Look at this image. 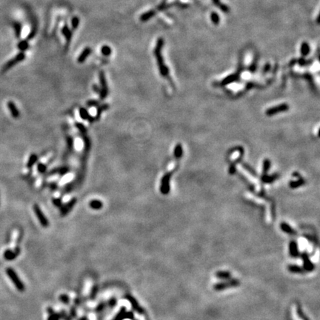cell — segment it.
<instances>
[{"instance_id": "obj_1", "label": "cell", "mask_w": 320, "mask_h": 320, "mask_svg": "<svg viewBox=\"0 0 320 320\" xmlns=\"http://www.w3.org/2000/svg\"><path fill=\"white\" fill-rule=\"evenodd\" d=\"M82 139L84 142V148H83L82 154L81 161H80V169L78 173L76 180L73 182H71L76 187L78 185H81L83 180L85 178V173L87 170V164H88V159L89 157V154L90 149H91V140L88 136V133H80Z\"/></svg>"}, {"instance_id": "obj_2", "label": "cell", "mask_w": 320, "mask_h": 320, "mask_svg": "<svg viewBox=\"0 0 320 320\" xmlns=\"http://www.w3.org/2000/svg\"><path fill=\"white\" fill-rule=\"evenodd\" d=\"M163 45H164V39L162 38H159L157 40V42H156L154 53L156 59V62H157L159 73L161 74L162 76H165V77L166 76L167 77L169 75V69L167 67V65H165L164 60H163V56L162 55V50Z\"/></svg>"}, {"instance_id": "obj_3", "label": "cell", "mask_w": 320, "mask_h": 320, "mask_svg": "<svg viewBox=\"0 0 320 320\" xmlns=\"http://www.w3.org/2000/svg\"><path fill=\"white\" fill-rule=\"evenodd\" d=\"M6 274L8 276V277L10 278V279L11 280V282H13V283L14 284L15 287L16 288V289L20 290V292L25 291V286L24 285V283L21 281V279L19 277V276L17 275L16 272L13 270L11 267H8L6 269Z\"/></svg>"}, {"instance_id": "obj_4", "label": "cell", "mask_w": 320, "mask_h": 320, "mask_svg": "<svg viewBox=\"0 0 320 320\" xmlns=\"http://www.w3.org/2000/svg\"><path fill=\"white\" fill-rule=\"evenodd\" d=\"M99 80L100 83V92L99 93L100 99L101 100H104L107 98L109 93L108 85H107V82L104 71H101L99 73Z\"/></svg>"}, {"instance_id": "obj_5", "label": "cell", "mask_w": 320, "mask_h": 320, "mask_svg": "<svg viewBox=\"0 0 320 320\" xmlns=\"http://www.w3.org/2000/svg\"><path fill=\"white\" fill-rule=\"evenodd\" d=\"M173 169L169 170L163 176L161 180V185H160V191L164 195H167L170 192V181L171 176L173 174Z\"/></svg>"}, {"instance_id": "obj_6", "label": "cell", "mask_w": 320, "mask_h": 320, "mask_svg": "<svg viewBox=\"0 0 320 320\" xmlns=\"http://www.w3.org/2000/svg\"><path fill=\"white\" fill-rule=\"evenodd\" d=\"M243 150L242 149V147H236L235 149H234L231 151L230 154V157H229V161L231 162V167H230V173L233 174L234 173V165L240 159V158L242 156Z\"/></svg>"}, {"instance_id": "obj_7", "label": "cell", "mask_w": 320, "mask_h": 320, "mask_svg": "<svg viewBox=\"0 0 320 320\" xmlns=\"http://www.w3.org/2000/svg\"><path fill=\"white\" fill-rule=\"evenodd\" d=\"M33 209H34V213H35L36 217H37L38 220H39V223L41 224V225L44 227H49V221L48 219L46 218L44 213L42 212V210H41L40 207L37 204L34 205L33 207Z\"/></svg>"}, {"instance_id": "obj_8", "label": "cell", "mask_w": 320, "mask_h": 320, "mask_svg": "<svg viewBox=\"0 0 320 320\" xmlns=\"http://www.w3.org/2000/svg\"><path fill=\"white\" fill-rule=\"evenodd\" d=\"M240 284L239 281L238 279H227V281L223 282L217 283L214 285L213 288L217 291H220L226 288H234V287L239 286Z\"/></svg>"}, {"instance_id": "obj_9", "label": "cell", "mask_w": 320, "mask_h": 320, "mask_svg": "<svg viewBox=\"0 0 320 320\" xmlns=\"http://www.w3.org/2000/svg\"><path fill=\"white\" fill-rule=\"evenodd\" d=\"M25 59V54L24 53V52H20V53H18L14 58H13L12 60L8 61L5 65L3 66L2 67V72H6L7 71L9 70V69L13 67V66H15L16 64L20 63V62L23 61Z\"/></svg>"}, {"instance_id": "obj_10", "label": "cell", "mask_w": 320, "mask_h": 320, "mask_svg": "<svg viewBox=\"0 0 320 320\" xmlns=\"http://www.w3.org/2000/svg\"><path fill=\"white\" fill-rule=\"evenodd\" d=\"M76 202H77V199H76V198L74 197L72 198V199L69 202H67V203L62 205V207L60 208L61 216H65L68 214L71 210H72L74 205H76Z\"/></svg>"}, {"instance_id": "obj_11", "label": "cell", "mask_w": 320, "mask_h": 320, "mask_svg": "<svg viewBox=\"0 0 320 320\" xmlns=\"http://www.w3.org/2000/svg\"><path fill=\"white\" fill-rule=\"evenodd\" d=\"M66 141V151L65 154H64V159H67L71 154H72L74 150V140L72 137V136L67 135L65 136Z\"/></svg>"}, {"instance_id": "obj_12", "label": "cell", "mask_w": 320, "mask_h": 320, "mask_svg": "<svg viewBox=\"0 0 320 320\" xmlns=\"http://www.w3.org/2000/svg\"><path fill=\"white\" fill-rule=\"evenodd\" d=\"M71 172V168L68 165H64V166L61 167H57V168H53V169L50 170L48 172V175L51 176V175H60V176H63L67 175V173H69Z\"/></svg>"}, {"instance_id": "obj_13", "label": "cell", "mask_w": 320, "mask_h": 320, "mask_svg": "<svg viewBox=\"0 0 320 320\" xmlns=\"http://www.w3.org/2000/svg\"><path fill=\"white\" fill-rule=\"evenodd\" d=\"M125 298L127 300L129 301V302L130 303V305H131L132 307H133V310L136 311V312L139 313V314H145V310H144V308H143V307H141L140 305H139V303H138V302H137V300H136V299L133 296H131V295H130V294H127L125 296Z\"/></svg>"}, {"instance_id": "obj_14", "label": "cell", "mask_w": 320, "mask_h": 320, "mask_svg": "<svg viewBox=\"0 0 320 320\" xmlns=\"http://www.w3.org/2000/svg\"><path fill=\"white\" fill-rule=\"evenodd\" d=\"M20 253V248H15L14 250H6L3 253V256H4L5 260L8 261H12L14 260Z\"/></svg>"}, {"instance_id": "obj_15", "label": "cell", "mask_w": 320, "mask_h": 320, "mask_svg": "<svg viewBox=\"0 0 320 320\" xmlns=\"http://www.w3.org/2000/svg\"><path fill=\"white\" fill-rule=\"evenodd\" d=\"M79 114L82 119L88 121L90 123H93L96 122L94 116H91L85 107H80L79 110Z\"/></svg>"}, {"instance_id": "obj_16", "label": "cell", "mask_w": 320, "mask_h": 320, "mask_svg": "<svg viewBox=\"0 0 320 320\" xmlns=\"http://www.w3.org/2000/svg\"><path fill=\"white\" fill-rule=\"evenodd\" d=\"M303 260V269L306 271H312L314 269V264L311 262L307 253H303L302 255Z\"/></svg>"}, {"instance_id": "obj_17", "label": "cell", "mask_w": 320, "mask_h": 320, "mask_svg": "<svg viewBox=\"0 0 320 320\" xmlns=\"http://www.w3.org/2000/svg\"><path fill=\"white\" fill-rule=\"evenodd\" d=\"M7 105H8V109H9L11 116H13L14 119H18L20 116V110L17 108L16 105H15L14 102H12V101H9V102H8V104H7Z\"/></svg>"}, {"instance_id": "obj_18", "label": "cell", "mask_w": 320, "mask_h": 320, "mask_svg": "<svg viewBox=\"0 0 320 320\" xmlns=\"http://www.w3.org/2000/svg\"><path fill=\"white\" fill-rule=\"evenodd\" d=\"M92 53V49L91 48H90V47H86V48H85L84 50L82 51V53H80L79 56H78L77 58V62L78 63H83V62H85V60H87V58H88L89 56Z\"/></svg>"}, {"instance_id": "obj_19", "label": "cell", "mask_w": 320, "mask_h": 320, "mask_svg": "<svg viewBox=\"0 0 320 320\" xmlns=\"http://www.w3.org/2000/svg\"><path fill=\"white\" fill-rule=\"evenodd\" d=\"M109 108H110V105H109L108 104H100V105L96 107V116H94L96 122L99 121V120L100 119L102 113H103L104 111H107Z\"/></svg>"}, {"instance_id": "obj_20", "label": "cell", "mask_w": 320, "mask_h": 320, "mask_svg": "<svg viewBox=\"0 0 320 320\" xmlns=\"http://www.w3.org/2000/svg\"><path fill=\"white\" fill-rule=\"evenodd\" d=\"M288 109V106L286 104H282V105L276 106L275 107H272V108L268 109L266 112V114L267 115H274V114H277L278 112H281V111H286Z\"/></svg>"}, {"instance_id": "obj_21", "label": "cell", "mask_w": 320, "mask_h": 320, "mask_svg": "<svg viewBox=\"0 0 320 320\" xmlns=\"http://www.w3.org/2000/svg\"><path fill=\"white\" fill-rule=\"evenodd\" d=\"M62 33L65 36L66 41H67V45L70 44L71 39H72V31H71V29L69 28L68 26L67 25H64L63 27L62 28Z\"/></svg>"}, {"instance_id": "obj_22", "label": "cell", "mask_w": 320, "mask_h": 320, "mask_svg": "<svg viewBox=\"0 0 320 320\" xmlns=\"http://www.w3.org/2000/svg\"><path fill=\"white\" fill-rule=\"evenodd\" d=\"M289 252L291 256L296 257L299 256V250L296 242L295 241H291L289 244Z\"/></svg>"}, {"instance_id": "obj_23", "label": "cell", "mask_w": 320, "mask_h": 320, "mask_svg": "<svg viewBox=\"0 0 320 320\" xmlns=\"http://www.w3.org/2000/svg\"><path fill=\"white\" fill-rule=\"evenodd\" d=\"M156 14V11L154 10H150L148 11L145 12V13H142L140 16V20L141 22H147L149 20H151L153 16H154Z\"/></svg>"}, {"instance_id": "obj_24", "label": "cell", "mask_w": 320, "mask_h": 320, "mask_svg": "<svg viewBox=\"0 0 320 320\" xmlns=\"http://www.w3.org/2000/svg\"><path fill=\"white\" fill-rule=\"evenodd\" d=\"M38 159H39V157H38V156L36 155V154H31V156H29V158H28V160H27V164H26V167H27V168H28V169H31V168L34 166V165L37 162Z\"/></svg>"}, {"instance_id": "obj_25", "label": "cell", "mask_w": 320, "mask_h": 320, "mask_svg": "<svg viewBox=\"0 0 320 320\" xmlns=\"http://www.w3.org/2000/svg\"><path fill=\"white\" fill-rule=\"evenodd\" d=\"M89 206L93 210H100L103 207V203L99 199H92L89 202Z\"/></svg>"}, {"instance_id": "obj_26", "label": "cell", "mask_w": 320, "mask_h": 320, "mask_svg": "<svg viewBox=\"0 0 320 320\" xmlns=\"http://www.w3.org/2000/svg\"><path fill=\"white\" fill-rule=\"evenodd\" d=\"M49 316H48V320H60L61 319V316L60 313H56L51 307H48L47 309Z\"/></svg>"}, {"instance_id": "obj_27", "label": "cell", "mask_w": 320, "mask_h": 320, "mask_svg": "<svg viewBox=\"0 0 320 320\" xmlns=\"http://www.w3.org/2000/svg\"><path fill=\"white\" fill-rule=\"evenodd\" d=\"M216 276L219 279H230L231 278V274L229 271H217L216 273Z\"/></svg>"}, {"instance_id": "obj_28", "label": "cell", "mask_w": 320, "mask_h": 320, "mask_svg": "<svg viewBox=\"0 0 320 320\" xmlns=\"http://www.w3.org/2000/svg\"><path fill=\"white\" fill-rule=\"evenodd\" d=\"M213 3L216 5V6L218 7L219 8H220V10H222L223 13H227L229 11H230V8H228V6L225 4H222V3H221L220 0H213Z\"/></svg>"}, {"instance_id": "obj_29", "label": "cell", "mask_w": 320, "mask_h": 320, "mask_svg": "<svg viewBox=\"0 0 320 320\" xmlns=\"http://www.w3.org/2000/svg\"><path fill=\"white\" fill-rule=\"evenodd\" d=\"M281 229L284 231V232L287 233V234H291V235H294V234H296V231L293 230L288 224L285 223V222H282V223L281 224Z\"/></svg>"}, {"instance_id": "obj_30", "label": "cell", "mask_w": 320, "mask_h": 320, "mask_svg": "<svg viewBox=\"0 0 320 320\" xmlns=\"http://www.w3.org/2000/svg\"><path fill=\"white\" fill-rule=\"evenodd\" d=\"M288 269L290 272L293 273V274H302V272H304L303 267L295 265H288Z\"/></svg>"}, {"instance_id": "obj_31", "label": "cell", "mask_w": 320, "mask_h": 320, "mask_svg": "<svg viewBox=\"0 0 320 320\" xmlns=\"http://www.w3.org/2000/svg\"><path fill=\"white\" fill-rule=\"evenodd\" d=\"M101 53L105 56H109L112 53V49L111 48L110 46L108 45H103V46L101 48Z\"/></svg>"}, {"instance_id": "obj_32", "label": "cell", "mask_w": 320, "mask_h": 320, "mask_svg": "<svg viewBox=\"0 0 320 320\" xmlns=\"http://www.w3.org/2000/svg\"><path fill=\"white\" fill-rule=\"evenodd\" d=\"M17 47H18V48L21 50V51L24 52V51H25L26 50L28 49L29 44H28V42H27V40H22V41H20V42L18 43Z\"/></svg>"}, {"instance_id": "obj_33", "label": "cell", "mask_w": 320, "mask_h": 320, "mask_svg": "<svg viewBox=\"0 0 320 320\" xmlns=\"http://www.w3.org/2000/svg\"><path fill=\"white\" fill-rule=\"evenodd\" d=\"M310 52V47L307 42H303L301 45V53L302 56H305Z\"/></svg>"}, {"instance_id": "obj_34", "label": "cell", "mask_w": 320, "mask_h": 320, "mask_svg": "<svg viewBox=\"0 0 320 320\" xmlns=\"http://www.w3.org/2000/svg\"><path fill=\"white\" fill-rule=\"evenodd\" d=\"M182 153H183V151H182V145L180 144H177L174 148V156L176 159H179L180 158L182 157Z\"/></svg>"}, {"instance_id": "obj_35", "label": "cell", "mask_w": 320, "mask_h": 320, "mask_svg": "<svg viewBox=\"0 0 320 320\" xmlns=\"http://www.w3.org/2000/svg\"><path fill=\"white\" fill-rule=\"evenodd\" d=\"M126 312V307H122L120 311H119L116 316L114 317V320H124L125 318V314Z\"/></svg>"}, {"instance_id": "obj_36", "label": "cell", "mask_w": 320, "mask_h": 320, "mask_svg": "<svg viewBox=\"0 0 320 320\" xmlns=\"http://www.w3.org/2000/svg\"><path fill=\"white\" fill-rule=\"evenodd\" d=\"M100 105V101L98 100H89L86 102V105L88 107H97Z\"/></svg>"}, {"instance_id": "obj_37", "label": "cell", "mask_w": 320, "mask_h": 320, "mask_svg": "<svg viewBox=\"0 0 320 320\" xmlns=\"http://www.w3.org/2000/svg\"><path fill=\"white\" fill-rule=\"evenodd\" d=\"M75 127L77 128L80 133H88V130L82 123L75 122Z\"/></svg>"}, {"instance_id": "obj_38", "label": "cell", "mask_w": 320, "mask_h": 320, "mask_svg": "<svg viewBox=\"0 0 320 320\" xmlns=\"http://www.w3.org/2000/svg\"><path fill=\"white\" fill-rule=\"evenodd\" d=\"M47 165L44 164V163L39 162L37 164V170L40 174H44L47 172Z\"/></svg>"}, {"instance_id": "obj_39", "label": "cell", "mask_w": 320, "mask_h": 320, "mask_svg": "<svg viewBox=\"0 0 320 320\" xmlns=\"http://www.w3.org/2000/svg\"><path fill=\"white\" fill-rule=\"evenodd\" d=\"M210 20H211L212 22L216 25H218L219 22H220V16L217 14L216 13H215V12H213V13L210 14Z\"/></svg>"}, {"instance_id": "obj_40", "label": "cell", "mask_w": 320, "mask_h": 320, "mask_svg": "<svg viewBox=\"0 0 320 320\" xmlns=\"http://www.w3.org/2000/svg\"><path fill=\"white\" fill-rule=\"evenodd\" d=\"M79 25V19L78 16H74L71 20V27L73 30H76Z\"/></svg>"}, {"instance_id": "obj_41", "label": "cell", "mask_w": 320, "mask_h": 320, "mask_svg": "<svg viewBox=\"0 0 320 320\" xmlns=\"http://www.w3.org/2000/svg\"><path fill=\"white\" fill-rule=\"evenodd\" d=\"M59 299H60V300L61 301V302H62L63 304H65V305H68L69 302H70V299H69V296L66 294L60 295V297H59Z\"/></svg>"}, {"instance_id": "obj_42", "label": "cell", "mask_w": 320, "mask_h": 320, "mask_svg": "<svg viewBox=\"0 0 320 320\" xmlns=\"http://www.w3.org/2000/svg\"><path fill=\"white\" fill-rule=\"evenodd\" d=\"M52 202H53V204L58 208H60L61 207H62V205H63L62 200L61 198H53V199H52Z\"/></svg>"}, {"instance_id": "obj_43", "label": "cell", "mask_w": 320, "mask_h": 320, "mask_svg": "<svg viewBox=\"0 0 320 320\" xmlns=\"http://www.w3.org/2000/svg\"><path fill=\"white\" fill-rule=\"evenodd\" d=\"M296 311H297V315H298V316H299V317H300V319L301 320H309L307 318V316H306L305 314H304L303 311L301 310L300 307H297Z\"/></svg>"}, {"instance_id": "obj_44", "label": "cell", "mask_w": 320, "mask_h": 320, "mask_svg": "<svg viewBox=\"0 0 320 320\" xmlns=\"http://www.w3.org/2000/svg\"><path fill=\"white\" fill-rule=\"evenodd\" d=\"M14 27H15V32H16V37L17 38H20V34H21V25H20V23H15Z\"/></svg>"}, {"instance_id": "obj_45", "label": "cell", "mask_w": 320, "mask_h": 320, "mask_svg": "<svg viewBox=\"0 0 320 320\" xmlns=\"http://www.w3.org/2000/svg\"><path fill=\"white\" fill-rule=\"evenodd\" d=\"M125 319H130L132 320L134 318V314H133V311H129V312H125V316H124Z\"/></svg>"}, {"instance_id": "obj_46", "label": "cell", "mask_w": 320, "mask_h": 320, "mask_svg": "<svg viewBox=\"0 0 320 320\" xmlns=\"http://www.w3.org/2000/svg\"><path fill=\"white\" fill-rule=\"evenodd\" d=\"M97 292H98V286H94L93 288V289H92V291L91 293H90V298L92 299V300H93V299L96 298V293Z\"/></svg>"}, {"instance_id": "obj_47", "label": "cell", "mask_w": 320, "mask_h": 320, "mask_svg": "<svg viewBox=\"0 0 320 320\" xmlns=\"http://www.w3.org/2000/svg\"><path fill=\"white\" fill-rule=\"evenodd\" d=\"M60 316H61V319H62L64 320H71V316L67 315V314H66L65 311H63L60 312Z\"/></svg>"}, {"instance_id": "obj_48", "label": "cell", "mask_w": 320, "mask_h": 320, "mask_svg": "<svg viewBox=\"0 0 320 320\" xmlns=\"http://www.w3.org/2000/svg\"><path fill=\"white\" fill-rule=\"evenodd\" d=\"M48 187H50V189L51 191H56L58 188V185H57L56 182H51V183L49 184Z\"/></svg>"}, {"instance_id": "obj_49", "label": "cell", "mask_w": 320, "mask_h": 320, "mask_svg": "<svg viewBox=\"0 0 320 320\" xmlns=\"http://www.w3.org/2000/svg\"><path fill=\"white\" fill-rule=\"evenodd\" d=\"M92 89H93V90L95 92V93H100V87L98 85L93 84V86H92Z\"/></svg>"}, {"instance_id": "obj_50", "label": "cell", "mask_w": 320, "mask_h": 320, "mask_svg": "<svg viewBox=\"0 0 320 320\" xmlns=\"http://www.w3.org/2000/svg\"><path fill=\"white\" fill-rule=\"evenodd\" d=\"M105 304L101 303L96 307V312H101L102 311H103V309L105 308Z\"/></svg>"}, {"instance_id": "obj_51", "label": "cell", "mask_w": 320, "mask_h": 320, "mask_svg": "<svg viewBox=\"0 0 320 320\" xmlns=\"http://www.w3.org/2000/svg\"><path fill=\"white\" fill-rule=\"evenodd\" d=\"M116 300L115 298H112V299H111L110 300H109L108 305H109V306H110V307H114V306L116 305Z\"/></svg>"}, {"instance_id": "obj_52", "label": "cell", "mask_w": 320, "mask_h": 320, "mask_svg": "<svg viewBox=\"0 0 320 320\" xmlns=\"http://www.w3.org/2000/svg\"><path fill=\"white\" fill-rule=\"evenodd\" d=\"M70 316H71V318L75 317V316H76V308H74V307H72V308L71 309Z\"/></svg>"}, {"instance_id": "obj_53", "label": "cell", "mask_w": 320, "mask_h": 320, "mask_svg": "<svg viewBox=\"0 0 320 320\" xmlns=\"http://www.w3.org/2000/svg\"><path fill=\"white\" fill-rule=\"evenodd\" d=\"M75 304H76V305H79V304H80L79 299H76V300H75Z\"/></svg>"}, {"instance_id": "obj_54", "label": "cell", "mask_w": 320, "mask_h": 320, "mask_svg": "<svg viewBox=\"0 0 320 320\" xmlns=\"http://www.w3.org/2000/svg\"><path fill=\"white\" fill-rule=\"evenodd\" d=\"M80 320H88V318L86 317V316H85V317H82L80 319Z\"/></svg>"}]
</instances>
